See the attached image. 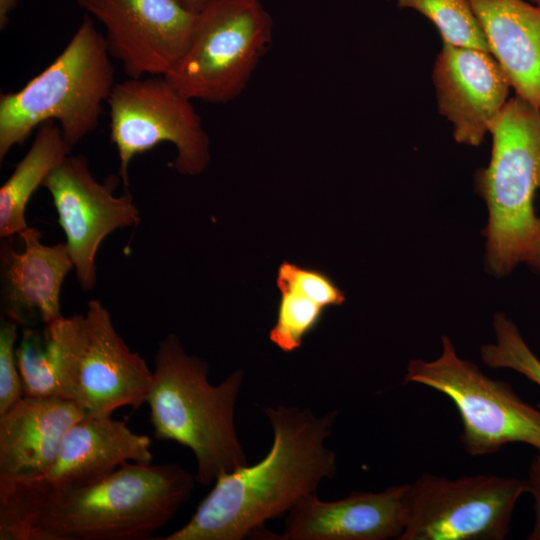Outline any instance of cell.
<instances>
[{
    "mask_svg": "<svg viewBox=\"0 0 540 540\" xmlns=\"http://www.w3.org/2000/svg\"><path fill=\"white\" fill-rule=\"evenodd\" d=\"M15 357L23 396L63 397L55 350L45 328L24 327Z\"/></svg>",
    "mask_w": 540,
    "mask_h": 540,
    "instance_id": "ffe728a7",
    "label": "cell"
},
{
    "mask_svg": "<svg viewBox=\"0 0 540 540\" xmlns=\"http://www.w3.org/2000/svg\"><path fill=\"white\" fill-rule=\"evenodd\" d=\"M273 442L259 462L217 478L189 521L161 540H241L260 533L320 483L337 473L336 455L325 442L338 411L316 416L309 408L265 407Z\"/></svg>",
    "mask_w": 540,
    "mask_h": 540,
    "instance_id": "7a4b0ae2",
    "label": "cell"
},
{
    "mask_svg": "<svg viewBox=\"0 0 540 540\" xmlns=\"http://www.w3.org/2000/svg\"><path fill=\"white\" fill-rule=\"evenodd\" d=\"M71 149L55 122H46L37 128L29 150L0 188L2 239H11L29 227L25 213L30 198Z\"/></svg>",
    "mask_w": 540,
    "mask_h": 540,
    "instance_id": "d6986e66",
    "label": "cell"
},
{
    "mask_svg": "<svg viewBox=\"0 0 540 540\" xmlns=\"http://www.w3.org/2000/svg\"><path fill=\"white\" fill-rule=\"evenodd\" d=\"M151 440L111 415L86 414L66 432L48 474L38 479L49 488L96 482L127 463L151 464Z\"/></svg>",
    "mask_w": 540,
    "mask_h": 540,
    "instance_id": "e0dca14e",
    "label": "cell"
},
{
    "mask_svg": "<svg viewBox=\"0 0 540 540\" xmlns=\"http://www.w3.org/2000/svg\"><path fill=\"white\" fill-rule=\"evenodd\" d=\"M20 326L5 318L0 325V414L23 397L20 373L15 357V344Z\"/></svg>",
    "mask_w": 540,
    "mask_h": 540,
    "instance_id": "d4e9b609",
    "label": "cell"
},
{
    "mask_svg": "<svg viewBox=\"0 0 540 540\" xmlns=\"http://www.w3.org/2000/svg\"><path fill=\"white\" fill-rule=\"evenodd\" d=\"M44 328L55 350L64 398L93 415H112L146 402L152 370L130 350L99 300H90L84 314L61 316Z\"/></svg>",
    "mask_w": 540,
    "mask_h": 540,
    "instance_id": "8992f818",
    "label": "cell"
},
{
    "mask_svg": "<svg viewBox=\"0 0 540 540\" xmlns=\"http://www.w3.org/2000/svg\"><path fill=\"white\" fill-rule=\"evenodd\" d=\"M495 341L480 348L482 362L491 369H510L540 387V359L530 349L518 327L504 313L493 318Z\"/></svg>",
    "mask_w": 540,
    "mask_h": 540,
    "instance_id": "7402d4cb",
    "label": "cell"
},
{
    "mask_svg": "<svg viewBox=\"0 0 540 540\" xmlns=\"http://www.w3.org/2000/svg\"><path fill=\"white\" fill-rule=\"evenodd\" d=\"M106 104L110 138L126 187L132 159L164 142L177 150L172 165L179 173L198 175L207 167L210 141L201 118L192 100L164 76L128 78L116 83Z\"/></svg>",
    "mask_w": 540,
    "mask_h": 540,
    "instance_id": "30bf717a",
    "label": "cell"
},
{
    "mask_svg": "<svg viewBox=\"0 0 540 540\" xmlns=\"http://www.w3.org/2000/svg\"><path fill=\"white\" fill-rule=\"evenodd\" d=\"M22 251L8 239L0 247L1 306L20 327L51 324L61 316V288L74 264L66 243L46 245L36 228L20 235Z\"/></svg>",
    "mask_w": 540,
    "mask_h": 540,
    "instance_id": "9a60e30c",
    "label": "cell"
},
{
    "mask_svg": "<svg viewBox=\"0 0 540 540\" xmlns=\"http://www.w3.org/2000/svg\"><path fill=\"white\" fill-rule=\"evenodd\" d=\"M412 9L437 28L443 43L489 51L483 30L468 0H393Z\"/></svg>",
    "mask_w": 540,
    "mask_h": 540,
    "instance_id": "44dd1931",
    "label": "cell"
},
{
    "mask_svg": "<svg viewBox=\"0 0 540 540\" xmlns=\"http://www.w3.org/2000/svg\"><path fill=\"white\" fill-rule=\"evenodd\" d=\"M19 0H0V29L6 28L10 13L16 8Z\"/></svg>",
    "mask_w": 540,
    "mask_h": 540,
    "instance_id": "4316f807",
    "label": "cell"
},
{
    "mask_svg": "<svg viewBox=\"0 0 540 540\" xmlns=\"http://www.w3.org/2000/svg\"><path fill=\"white\" fill-rule=\"evenodd\" d=\"M86 414L63 397L28 396L0 414V483L44 478L66 432Z\"/></svg>",
    "mask_w": 540,
    "mask_h": 540,
    "instance_id": "2e32d148",
    "label": "cell"
},
{
    "mask_svg": "<svg viewBox=\"0 0 540 540\" xmlns=\"http://www.w3.org/2000/svg\"><path fill=\"white\" fill-rule=\"evenodd\" d=\"M195 476L179 463H127L87 485L0 483V540H144L190 498Z\"/></svg>",
    "mask_w": 540,
    "mask_h": 540,
    "instance_id": "6da1fadb",
    "label": "cell"
},
{
    "mask_svg": "<svg viewBox=\"0 0 540 540\" xmlns=\"http://www.w3.org/2000/svg\"><path fill=\"white\" fill-rule=\"evenodd\" d=\"M433 360L412 359L404 384H418L445 395L461 419L459 440L470 456L498 452L509 443H524L540 452V409L521 399L512 386L487 376L461 358L447 335Z\"/></svg>",
    "mask_w": 540,
    "mask_h": 540,
    "instance_id": "ba28073f",
    "label": "cell"
},
{
    "mask_svg": "<svg viewBox=\"0 0 540 540\" xmlns=\"http://www.w3.org/2000/svg\"><path fill=\"white\" fill-rule=\"evenodd\" d=\"M407 484L381 492L354 491L335 501L317 494L301 498L284 521L283 540H389L405 526Z\"/></svg>",
    "mask_w": 540,
    "mask_h": 540,
    "instance_id": "5bb4252c",
    "label": "cell"
},
{
    "mask_svg": "<svg viewBox=\"0 0 540 540\" xmlns=\"http://www.w3.org/2000/svg\"><path fill=\"white\" fill-rule=\"evenodd\" d=\"M327 308L293 290H281L276 322L270 341L282 352L299 349L305 337L318 327Z\"/></svg>",
    "mask_w": 540,
    "mask_h": 540,
    "instance_id": "603a6c76",
    "label": "cell"
},
{
    "mask_svg": "<svg viewBox=\"0 0 540 540\" xmlns=\"http://www.w3.org/2000/svg\"><path fill=\"white\" fill-rule=\"evenodd\" d=\"M468 1L516 96L540 109V7L525 0Z\"/></svg>",
    "mask_w": 540,
    "mask_h": 540,
    "instance_id": "ac0fdd59",
    "label": "cell"
},
{
    "mask_svg": "<svg viewBox=\"0 0 540 540\" xmlns=\"http://www.w3.org/2000/svg\"><path fill=\"white\" fill-rule=\"evenodd\" d=\"M526 479L494 474L445 478L422 473L407 484L399 540H504Z\"/></svg>",
    "mask_w": 540,
    "mask_h": 540,
    "instance_id": "9c48e42d",
    "label": "cell"
},
{
    "mask_svg": "<svg viewBox=\"0 0 540 540\" xmlns=\"http://www.w3.org/2000/svg\"><path fill=\"white\" fill-rule=\"evenodd\" d=\"M272 32L260 0H211L196 12L188 48L165 78L192 101L230 102L245 89Z\"/></svg>",
    "mask_w": 540,
    "mask_h": 540,
    "instance_id": "52a82bcc",
    "label": "cell"
},
{
    "mask_svg": "<svg viewBox=\"0 0 540 540\" xmlns=\"http://www.w3.org/2000/svg\"><path fill=\"white\" fill-rule=\"evenodd\" d=\"M276 284L280 291H296L325 308L340 306L346 301L344 291L334 279L318 268L283 261L277 270Z\"/></svg>",
    "mask_w": 540,
    "mask_h": 540,
    "instance_id": "cb8c5ba5",
    "label": "cell"
},
{
    "mask_svg": "<svg viewBox=\"0 0 540 540\" xmlns=\"http://www.w3.org/2000/svg\"><path fill=\"white\" fill-rule=\"evenodd\" d=\"M208 374L207 362L188 355L179 338L169 334L158 344L146 397L155 438L192 451L201 485L248 464L234 421L243 371H233L217 385Z\"/></svg>",
    "mask_w": 540,
    "mask_h": 540,
    "instance_id": "3957f363",
    "label": "cell"
},
{
    "mask_svg": "<svg viewBox=\"0 0 540 540\" xmlns=\"http://www.w3.org/2000/svg\"><path fill=\"white\" fill-rule=\"evenodd\" d=\"M492 153L477 178L485 201V263L503 277L528 263L540 242L533 199L540 188V109L514 96L489 127Z\"/></svg>",
    "mask_w": 540,
    "mask_h": 540,
    "instance_id": "277c9868",
    "label": "cell"
},
{
    "mask_svg": "<svg viewBox=\"0 0 540 540\" xmlns=\"http://www.w3.org/2000/svg\"><path fill=\"white\" fill-rule=\"evenodd\" d=\"M115 84L104 35L87 14L49 66L21 89L1 94L0 160L51 121L73 147L95 131Z\"/></svg>",
    "mask_w": 540,
    "mask_h": 540,
    "instance_id": "5b68a950",
    "label": "cell"
},
{
    "mask_svg": "<svg viewBox=\"0 0 540 540\" xmlns=\"http://www.w3.org/2000/svg\"><path fill=\"white\" fill-rule=\"evenodd\" d=\"M104 27L108 52L128 78L167 76L185 54L196 12L179 0H76Z\"/></svg>",
    "mask_w": 540,
    "mask_h": 540,
    "instance_id": "8fae6325",
    "label": "cell"
},
{
    "mask_svg": "<svg viewBox=\"0 0 540 540\" xmlns=\"http://www.w3.org/2000/svg\"><path fill=\"white\" fill-rule=\"evenodd\" d=\"M526 480L534 501V522L527 539L540 540V452L532 459Z\"/></svg>",
    "mask_w": 540,
    "mask_h": 540,
    "instance_id": "484cf974",
    "label": "cell"
},
{
    "mask_svg": "<svg viewBox=\"0 0 540 540\" xmlns=\"http://www.w3.org/2000/svg\"><path fill=\"white\" fill-rule=\"evenodd\" d=\"M438 111L459 144L479 146L501 111L510 84L488 51L443 43L433 66Z\"/></svg>",
    "mask_w": 540,
    "mask_h": 540,
    "instance_id": "4fadbf2b",
    "label": "cell"
},
{
    "mask_svg": "<svg viewBox=\"0 0 540 540\" xmlns=\"http://www.w3.org/2000/svg\"><path fill=\"white\" fill-rule=\"evenodd\" d=\"M42 187L52 197L77 280L84 290L92 289L102 241L117 229L139 224V210L129 192L113 194L114 181L99 182L84 155H68Z\"/></svg>",
    "mask_w": 540,
    "mask_h": 540,
    "instance_id": "7c38bea8",
    "label": "cell"
},
{
    "mask_svg": "<svg viewBox=\"0 0 540 540\" xmlns=\"http://www.w3.org/2000/svg\"><path fill=\"white\" fill-rule=\"evenodd\" d=\"M528 264H530L532 268L540 274V242L536 247L532 257L528 261Z\"/></svg>",
    "mask_w": 540,
    "mask_h": 540,
    "instance_id": "f1b7e54d",
    "label": "cell"
},
{
    "mask_svg": "<svg viewBox=\"0 0 540 540\" xmlns=\"http://www.w3.org/2000/svg\"><path fill=\"white\" fill-rule=\"evenodd\" d=\"M530 2L540 7V0H530Z\"/></svg>",
    "mask_w": 540,
    "mask_h": 540,
    "instance_id": "f546056e",
    "label": "cell"
},
{
    "mask_svg": "<svg viewBox=\"0 0 540 540\" xmlns=\"http://www.w3.org/2000/svg\"><path fill=\"white\" fill-rule=\"evenodd\" d=\"M188 9L197 12L202 6L211 0H179Z\"/></svg>",
    "mask_w": 540,
    "mask_h": 540,
    "instance_id": "83f0119b",
    "label": "cell"
}]
</instances>
